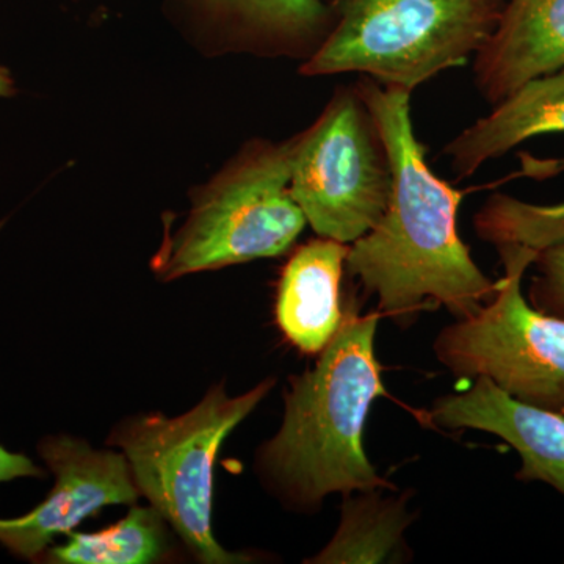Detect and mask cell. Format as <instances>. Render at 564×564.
Instances as JSON below:
<instances>
[{"label": "cell", "mask_w": 564, "mask_h": 564, "mask_svg": "<svg viewBox=\"0 0 564 564\" xmlns=\"http://www.w3.org/2000/svg\"><path fill=\"white\" fill-rule=\"evenodd\" d=\"M334 25L304 77L361 74L413 93L466 65L496 31L507 0H325Z\"/></svg>", "instance_id": "cell-3"}, {"label": "cell", "mask_w": 564, "mask_h": 564, "mask_svg": "<svg viewBox=\"0 0 564 564\" xmlns=\"http://www.w3.org/2000/svg\"><path fill=\"white\" fill-rule=\"evenodd\" d=\"M380 314H359L350 302L317 366L292 380L280 433L262 447L263 474L300 507H317L334 492L393 488L364 451L370 406L384 397L375 356Z\"/></svg>", "instance_id": "cell-2"}, {"label": "cell", "mask_w": 564, "mask_h": 564, "mask_svg": "<svg viewBox=\"0 0 564 564\" xmlns=\"http://www.w3.org/2000/svg\"><path fill=\"white\" fill-rule=\"evenodd\" d=\"M496 248L505 270L496 293L477 313L444 328L434 351L455 377L489 378L519 402L564 414V318L541 313L522 293L538 251Z\"/></svg>", "instance_id": "cell-6"}, {"label": "cell", "mask_w": 564, "mask_h": 564, "mask_svg": "<svg viewBox=\"0 0 564 564\" xmlns=\"http://www.w3.org/2000/svg\"><path fill=\"white\" fill-rule=\"evenodd\" d=\"M41 469L28 458L20 454H11L0 447V484L14 480L20 477H40Z\"/></svg>", "instance_id": "cell-18"}, {"label": "cell", "mask_w": 564, "mask_h": 564, "mask_svg": "<svg viewBox=\"0 0 564 564\" xmlns=\"http://www.w3.org/2000/svg\"><path fill=\"white\" fill-rule=\"evenodd\" d=\"M165 519L154 507H132L118 524L96 533H69L68 543L47 552L58 564H148L169 552Z\"/></svg>", "instance_id": "cell-15"}, {"label": "cell", "mask_w": 564, "mask_h": 564, "mask_svg": "<svg viewBox=\"0 0 564 564\" xmlns=\"http://www.w3.org/2000/svg\"><path fill=\"white\" fill-rule=\"evenodd\" d=\"M14 93V82L11 79L10 74L0 76V98H7Z\"/></svg>", "instance_id": "cell-19"}, {"label": "cell", "mask_w": 564, "mask_h": 564, "mask_svg": "<svg viewBox=\"0 0 564 564\" xmlns=\"http://www.w3.org/2000/svg\"><path fill=\"white\" fill-rule=\"evenodd\" d=\"M372 111L392 166V193L383 217L350 245L347 267L380 313L400 325L426 307L470 317L496 293V282L459 239L456 215L466 192L436 176L411 121V93L369 77L356 82Z\"/></svg>", "instance_id": "cell-1"}, {"label": "cell", "mask_w": 564, "mask_h": 564, "mask_svg": "<svg viewBox=\"0 0 564 564\" xmlns=\"http://www.w3.org/2000/svg\"><path fill=\"white\" fill-rule=\"evenodd\" d=\"M40 454L55 475L43 503L17 519H0V544L22 558H39L47 545L109 507L131 505L140 491L124 454L96 451L84 441L52 436Z\"/></svg>", "instance_id": "cell-8"}, {"label": "cell", "mask_w": 564, "mask_h": 564, "mask_svg": "<svg viewBox=\"0 0 564 564\" xmlns=\"http://www.w3.org/2000/svg\"><path fill=\"white\" fill-rule=\"evenodd\" d=\"M274 381L229 397L210 389L198 406L177 417L141 415L111 434L131 466L133 481L202 563L248 562L225 551L212 532L214 464L229 433L265 399Z\"/></svg>", "instance_id": "cell-5"}, {"label": "cell", "mask_w": 564, "mask_h": 564, "mask_svg": "<svg viewBox=\"0 0 564 564\" xmlns=\"http://www.w3.org/2000/svg\"><path fill=\"white\" fill-rule=\"evenodd\" d=\"M0 226H2V225H0Z\"/></svg>", "instance_id": "cell-21"}, {"label": "cell", "mask_w": 564, "mask_h": 564, "mask_svg": "<svg viewBox=\"0 0 564 564\" xmlns=\"http://www.w3.org/2000/svg\"><path fill=\"white\" fill-rule=\"evenodd\" d=\"M564 133V68L527 82L492 107L491 113L448 141L443 155L459 180L502 158L524 141Z\"/></svg>", "instance_id": "cell-13"}, {"label": "cell", "mask_w": 564, "mask_h": 564, "mask_svg": "<svg viewBox=\"0 0 564 564\" xmlns=\"http://www.w3.org/2000/svg\"><path fill=\"white\" fill-rule=\"evenodd\" d=\"M350 245L311 240L289 259L278 285L276 321L299 350L321 352L343 323L340 282Z\"/></svg>", "instance_id": "cell-12"}, {"label": "cell", "mask_w": 564, "mask_h": 564, "mask_svg": "<svg viewBox=\"0 0 564 564\" xmlns=\"http://www.w3.org/2000/svg\"><path fill=\"white\" fill-rule=\"evenodd\" d=\"M7 74H10L9 70H7L6 68H2V66H0V76H7Z\"/></svg>", "instance_id": "cell-20"}, {"label": "cell", "mask_w": 564, "mask_h": 564, "mask_svg": "<svg viewBox=\"0 0 564 564\" xmlns=\"http://www.w3.org/2000/svg\"><path fill=\"white\" fill-rule=\"evenodd\" d=\"M564 68V0H507L496 31L474 57L477 90L502 102L527 82Z\"/></svg>", "instance_id": "cell-11"}, {"label": "cell", "mask_w": 564, "mask_h": 564, "mask_svg": "<svg viewBox=\"0 0 564 564\" xmlns=\"http://www.w3.org/2000/svg\"><path fill=\"white\" fill-rule=\"evenodd\" d=\"M466 391L434 402L429 422L437 429L491 433L521 456L516 478L540 481L564 497V414L519 402L489 378H474Z\"/></svg>", "instance_id": "cell-10"}, {"label": "cell", "mask_w": 564, "mask_h": 564, "mask_svg": "<svg viewBox=\"0 0 564 564\" xmlns=\"http://www.w3.org/2000/svg\"><path fill=\"white\" fill-rule=\"evenodd\" d=\"M182 32L215 54L310 61L334 25L325 0H163Z\"/></svg>", "instance_id": "cell-9"}, {"label": "cell", "mask_w": 564, "mask_h": 564, "mask_svg": "<svg viewBox=\"0 0 564 564\" xmlns=\"http://www.w3.org/2000/svg\"><path fill=\"white\" fill-rule=\"evenodd\" d=\"M529 300L541 313L564 318V243L538 252Z\"/></svg>", "instance_id": "cell-17"}, {"label": "cell", "mask_w": 564, "mask_h": 564, "mask_svg": "<svg viewBox=\"0 0 564 564\" xmlns=\"http://www.w3.org/2000/svg\"><path fill=\"white\" fill-rule=\"evenodd\" d=\"M474 228L494 247L521 245L540 252L564 243V203L545 206L492 193L475 214Z\"/></svg>", "instance_id": "cell-16"}, {"label": "cell", "mask_w": 564, "mask_h": 564, "mask_svg": "<svg viewBox=\"0 0 564 564\" xmlns=\"http://www.w3.org/2000/svg\"><path fill=\"white\" fill-rule=\"evenodd\" d=\"M295 137L254 139L192 196L187 220L162 243V281L285 254L307 225L291 193Z\"/></svg>", "instance_id": "cell-4"}, {"label": "cell", "mask_w": 564, "mask_h": 564, "mask_svg": "<svg viewBox=\"0 0 564 564\" xmlns=\"http://www.w3.org/2000/svg\"><path fill=\"white\" fill-rule=\"evenodd\" d=\"M403 500L384 499L377 491L348 497L343 521L332 543L310 563H384L400 562L403 533L411 524Z\"/></svg>", "instance_id": "cell-14"}, {"label": "cell", "mask_w": 564, "mask_h": 564, "mask_svg": "<svg viewBox=\"0 0 564 564\" xmlns=\"http://www.w3.org/2000/svg\"><path fill=\"white\" fill-rule=\"evenodd\" d=\"M291 193L318 237L351 245L383 217L392 166L356 85L336 88L317 120L296 133Z\"/></svg>", "instance_id": "cell-7"}]
</instances>
